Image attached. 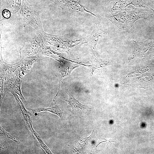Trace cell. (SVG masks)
Instances as JSON below:
<instances>
[{
  "mask_svg": "<svg viewBox=\"0 0 154 154\" xmlns=\"http://www.w3.org/2000/svg\"><path fill=\"white\" fill-rule=\"evenodd\" d=\"M20 13L24 21L39 32L42 33L41 21L37 10L26 0H23Z\"/></svg>",
  "mask_w": 154,
  "mask_h": 154,
  "instance_id": "obj_1",
  "label": "cell"
},
{
  "mask_svg": "<svg viewBox=\"0 0 154 154\" xmlns=\"http://www.w3.org/2000/svg\"><path fill=\"white\" fill-rule=\"evenodd\" d=\"M66 92L68 95L69 99H63L69 105L73 114L82 117L88 114V112L91 110V108L80 103L68 90Z\"/></svg>",
  "mask_w": 154,
  "mask_h": 154,
  "instance_id": "obj_2",
  "label": "cell"
},
{
  "mask_svg": "<svg viewBox=\"0 0 154 154\" xmlns=\"http://www.w3.org/2000/svg\"><path fill=\"white\" fill-rule=\"evenodd\" d=\"M1 6L15 13L19 11L23 0H0Z\"/></svg>",
  "mask_w": 154,
  "mask_h": 154,
  "instance_id": "obj_3",
  "label": "cell"
},
{
  "mask_svg": "<svg viewBox=\"0 0 154 154\" xmlns=\"http://www.w3.org/2000/svg\"><path fill=\"white\" fill-rule=\"evenodd\" d=\"M35 113H38L43 111H47L49 112L52 113L57 115L62 119V112L60 108L58 106H56L55 107L51 108H38L36 109H30Z\"/></svg>",
  "mask_w": 154,
  "mask_h": 154,
  "instance_id": "obj_4",
  "label": "cell"
},
{
  "mask_svg": "<svg viewBox=\"0 0 154 154\" xmlns=\"http://www.w3.org/2000/svg\"><path fill=\"white\" fill-rule=\"evenodd\" d=\"M2 14L3 17L6 19L9 18L11 16L10 11L7 9H4L2 11Z\"/></svg>",
  "mask_w": 154,
  "mask_h": 154,
  "instance_id": "obj_5",
  "label": "cell"
},
{
  "mask_svg": "<svg viewBox=\"0 0 154 154\" xmlns=\"http://www.w3.org/2000/svg\"><path fill=\"white\" fill-rule=\"evenodd\" d=\"M58 5L61 7L64 4V0H50Z\"/></svg>",
  "mask_w": 154,
  "mask_h": 154,
  "instance_id": "obj_6",
  "label": "cell"
}]
</instances>
